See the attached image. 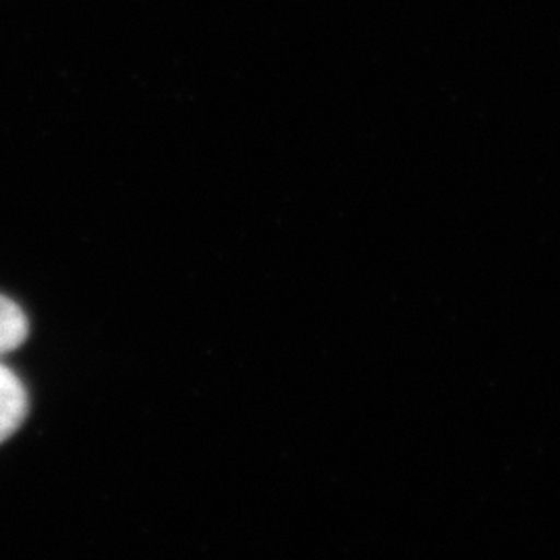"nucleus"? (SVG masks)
<instances>
[{
  "mask_svg": "<svg viewBox=\"0 0 560 560\" xmlns=\"http://www.w3.org/2000/svg\"><path fill=\"white\" fill-rule=\"evenodd\" d=\"M27 416V395L20 378L0 363V444L9 441Z\"/></svg>",
  "mask_w": 560,
  "mask_h": 560,
  "instance_id": "1",
  "label": "nucleus"
},
{
  "mask_svg": "<svg viewBox=\"0 0 560 560\" xmlns=\"http://www.w3.org/2000/svg\"><path fill=\"white\" fill-rule=\"evenodd\" d=\"M30 324L15 301L0 295V358L20 349L27 339Z\"/></svg>",
  "mask_w": 560,
  "mask_h": 560,
  "instance_id": "2",
  "label": "nucleus"
}]
</instances>
